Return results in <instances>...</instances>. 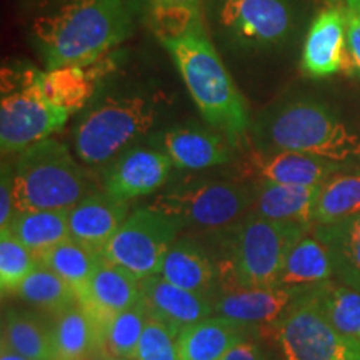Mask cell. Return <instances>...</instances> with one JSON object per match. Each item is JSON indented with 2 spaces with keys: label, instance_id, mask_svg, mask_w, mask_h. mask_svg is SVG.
<instances>
[{
  "label": "cell",
  "instance_id": "6da1fadb",
  "mask_svg": "<svg viewBox=\"0 0 360 360\" xmlns=\"http://www.w3.org/2000/svg\"><path fill=\"white\" fill-rule=\"evenodd\" d=\"M132 29L127 0H58L35 17L30 39L45 69H57L109 57Z\"/></svg>",
  "mask_w": 360,
  "mask_h": 360
},
{
  "label": "cell",
  "instance_id": "7a4b0ae2",
  "mask_svg": "<svg viewBox=\"0 0 360 360\" xmlns=\"http://www.w3.org/2000/svg\"><path fill=\"white\" fill-rule=\"evenodd\" d=\"M157 35L207 124L222 134L233 148L240 147L252 127L249 107L220 60L202 19L175 32Z\"/></svg>",
  "mask_w": 360,
  "mask_h": 360
},
{
  "label": "cell",
  "instance_id": "3957f363",
  "mask_svg": "<svg viewBox=\"0 0 360 360\" xmlns=\"http://www.w3.org/2000/svg\"><path fill=\"white\" fill-rule=\"evenodd\" d=\"M312 229L247 214L222 231L207 232L219 244V290L276 285L290 249Z\"/></svg>",
  "mask_w": 360,
  "mask_h": 360
},
{
  "label": "cell",
  "instance_id": "277c9868",
  "mask_svg": "<svg viewBox=\"0 0 360 360\" xmlns=\"http://www.w3.org/2000/svg\"><path fill=\"white\" fill-rule=\"evenodd\" d=\"M250 137L257 152H300L339 164L360 159V135L328 107L305 98L259 115Z\"/></svg>",
  "mask_w": 360,
  "mask_h": 360
},
{
  "label": "cell",
  "instance_id": "5b68a950",
  "mask_svg": "<svg viewBox=\"0 0 360 360\" xmlns=\"http://www.w3.org/2000/svg\"><path fill=\"white\" fill-rule=\"evenodd\" d=\"M12 164L17 212L70 210L94 192L69 147L52 137L19 152Z\"/></svg>",
  "mask_w": 360,
  "mask_h": 360
},
{
  "label": "cell",
  "instance_id": "8992f818",
  "mask_svg": "<svg viewBox=\"0 0 360 360\" xmlns=\"http://www.w3.org/2000/svg\"><path fill=\"white\" fill-rule=\"evenodd\" d=\"M159 102L154 97H109L84 114L72 130L75 155L87 165L110 164L154 127Z\"/></svg>",
  "mask_w": 360,
  "mask_h": 360
},
{
  "label": "cell",
  "instance_id": "52a82bcc",
  "mask_svg": "<svg viewBox=\"0 0 360 360\" xmlns=\"http://www.w3.org/2000/svg\"><path fill=\"white\" fill-rule=\"evenodd\" d=\"M254 186L233 180L197 179L157 195L150 207L169 215L180 231L215 232L250 214Z\"/></svg>",
  "mask_w": 360,
  "mask_h": 360
},
{
  "label": "cell",
  "instance_id": "ba28073f",
  "mask_svg": "<svg viewBox=\"0 0 360 360\" xmlns=\"http://www.w3.org/2000/svg\"><path fill=\"white\" fill-rule=\"evenodd\" d=\"M70 114L44 101L22 79L19 65L2 69L0 97V150L2 155H17L34 143L51 139L64 129Z\"/></svg>",
  "mask_w": 360,
  "mask_h": 360
},
{
  "label": "cell",
  "instance_id": "9c48e42d",
  "mask_svg": "<svg viewBox=\"0 0 360 360\" xmlns=\"http://www.w3.org/2000/svg\"><path fill=\"white\" fill-rule=\"evenodd\" d=\"M179 232V225L169 215L150 205L139 207L114 233L102 257L139 281L157 276Z\"/></svg>",
  "mask_w": 360,
  "mask_h": 360
},
{
  "label": "cell",
  "instance_id": "30bf717a",
  "mask_svg": "<svg viewBox=\"0 0 360 360\" xmlns=\"http://www.w3.org/2000/svg\"><path fill=\"white\" fill-rule=\"evenodd\" d=\"M276 335L285 360H360V345L327 321L309 292L287 309Z\"/></svg>",
  "mask_w": 360,
  "mask_h": 360
},
{
  "label": "cell",
  "instance_id": "8fae6325",
  "mask_svg": "<svg viewBox=\"0 0 360 360\" xmlns=\"http://www.w3.org/2000/svg\"><path fill=\"white\" fill-rule=\"evenodd\" d=\"M219 22L237 44L270 47L289 37L294 15L287 0H222Z\"/></svg>",
  "mask_w": 360,
  "mask_h": 360
},
{
  "label": "cell",
  "instance_id": "7c38bea8",
  "mask_svg": "<svg viewBox=\"0 0 360 360\" xmlns=\"http://www.w3.org/2000/svg\"><path fill=\"white\" fill-rule=\"evenodd\" d=\"M17 65L22 79L30 89L44 101L72 115L87 105L101 79L114 69L115 60L109 56L89 65H65L57 69H37L20 62Z\"/></svg>",
  "mask_w": 360,
  "mask_h": 360
},
{
  "label": "cell",
  "instance_id": "4fadbf2b",
  "mask_svg": "<svg viewBox=\"0 0 360 360\" xmlns=\"http://www.w3.org/2000/svg\"><path fill=\"white\" fill-rule=\"evenodd\" d=\"M172 169V160L162 148L130 147L105 169L103 192L120 202L150 195L164 187Z\"/></svg>",
  "mask_w": 360,
  "mask_h": 360
},
{
  "label": "cell",
  "instance_id": "5bb4252c",
  "mask_svg": "<svg viewBox=\"0 0 360 360\" xmlns=\"http://www.w3.org/2000/svg\"><path fill=\"white\" fill-rule=\"evenodd\" d=\"M295 292L282 287H238L219 290L214 295V315L240 323L249 330L260 327L276 328L287 309L299 299Z\"/></svg>",
  "mask_w": 360,
  "mask_h": 360
},
{
  "label": "cell",
  "instance_id": "9a60e30c",
  "mask_svg": "<svg viewBox=\"0 0 360 360\" xmlns=\"http://www.w3.org/2000/svg\"><path fill=\"white\" fill-rule=\"evenodd\" d=\"M302 69L315 79L350 72L344 6H330L315 17L305 37Z\"/></svg>",
  "mask_w": 360,
  "mask_h": 360
},
{
  "label": "cell",
  "instance_id": "2e32d148",
  "mask_svg": "<svg viewBox=\"0 0 360 360\" xmlns=\"http://www.w3.org/2000/svg\"><path fill=\"white\" fill-rule=\"evenodd\" d=\"M77 300L92 315L103 335L117 314L124 312L141 300V285L139 278L127 270L102 259Z\"/></svg>",
  "mask_w": 360,
  "mask_h": 360
},
{
  "label": "cell",
  "instance_id": "e0dca14e",
  "mask_svg": "<svg viewBox=\"0 0 360 360\" xmlns=\"http://www.w3.org/2000/svg\"><path fill=\"white\" fill-rule=\"evenodd\" d=\"M232 146L215 129L197 124H182L162 134V150L175 169L204 170L232 160Z\"/></svg>",
  "mask_w": 360,
  "mask_h": 360
},
{
  "label": "cell",
  "instance_id": "ac0fdd59",
  "mask_svg": "<svg viewBox=\"0 0 360 360\" xmlns=\"http://www.w3.org/2000/svg\"><path fill=\"white\" fill-rule=\"evenodd\" d=\"M129 214V202L94 191L69 210L70 238L102 257L109 240Z\"/></svg>",
  "mask_w": 360,
  "mask_h": 360
},
{
  "label": "cell",
  "instance_id": "d6986e66",
  "mask_svg": "<svg viewBox=\"0 0 360 360\" xmlns=\"http://www.w3.org/2000/svg\"><path fill=\"white\" fill-rule=\"evenodd\" d=\"M141 299L152 317L184 328L214 315V297L192 292L164 277L150 276L139 281Z\"/></svg>",
  "mask_w": 360,
  "mask_h": 360
},
{
  "label": "cell",
  "instance_id": "ffe728a7",
  "mask_svg": "<svg viewBox=\"0 0 360 360\" xmlns=\"http://www.w3.org/2000/svg\"><path fill=\"white\" fill-rule=\"evenodd\" d=\"M159 276L204 295L214 297L219 290V274L212 255L193 236L177 237L162 262Z\"/></svg>",
  "mask_w": 360,
  "mask_h": 360
},
{
  "label": "cell",
  "instance_id": "44dd1931",
  "mask_svg": "<svg viewBox=\"0 0 360 360\" xmlns=\"http://www.w3.org/2000/svg\"><path fill=\"white\" fill-rule=\"evenodd\" d=\"M252 164L259 179L299 187L323 186L344 169V164L339 162L290 150H255Z\"/></svg>",
  "mask_w": 360,
  "mask_h": 360
},
{
  "label": "cell",
  "instance_id": "7402d4cb",
  "mask_svg": "<svg viewBox=\"0 0 360 360\" xmlns=\"http://www.w3.org/2000/svg\"><path fill=\"white\" fill-rule=\"evenodd\" d=\"M254 205L250 214L278 222L314 227V212L322 186L299 187L257 179L254 184Z\"/></svg>",
  "mask_w": 360,
  "mask_h": 360
},
{
  "label": "cell",
  "instance_id": "603a6c76",
  "mask_svg": "<svg viewBox=\"0 0 360 360\" xmlns=\"http://www.w3.org/2000/svg\"><path fill=\"white\" fill-rule=\"evenodd\" d=\"M249 328L229 319L210 315L180 328L179 360H220L238 342L249 339Z\"/></svg>",
  "mask_w": 360,
  "mask_h": 360
},
{
  "label": "cell",
  "instance_id": "cb8c5ba5",
  "mask_svg": "<svg viewBox=\"0 0 360 360\" xmlns=\"http://www.w3.org/2000/svg\"><path fill=\"white\" fill-rule=\"evenodd\" d=\"M328 281H334L330 257L326 245L310 231L290 249L276 285L304 295Z\"/></svg>",
  "mask_w": 360,
  "mask_h": 360
},
{
  "label": "cell",
  "instance_id": "d4e9b609",
  "mask_svg": "<svg viewBox=\"0 0 360 360\" xmlns=\"http://www.w3.org/2000/svg\"><path fill=\"white\" fill-rule=\"evenodd\" d=\"M53 360H90L102 350L103 335L92 315L77 300L53 315Z\"/></svg>",
  "mask_w": 360,
  "mask_h": 360
},
{
  "label": "cell",
  "instance_id": "484cf974",
  "mask_svg": "<svg viewBox=\"0 0 360 360\" xmlns=\"http://www.w3.org/2000/svg\"><path fill=\"white\" fill-rule=\"evenodd\" d=\"M312 232L326 245L334 281L360 292V214L334 224L314 225Z\"/></svg>",
  "mask_w": 360,
  "mask_h": 360
},
{
  "label": "cell",
  "instance_id": "4316f807",
  "mask_svg": "<svg viewBox=\"0 0 360 360\" xmlns=\"http://www.w3.org/2000/svg\"><path fill=\"white\" fill-rule=\"evenodd\" d=\"M2 342L30 360H53L52 322L39 312L8 309L2 321Z\"/></svg>",
  "mask_w": 360,
  "mask_h": 360
},
{
  "label": "cell",
  "instance_id": "83f0119b",
  "mask_svg": "<svg viewBox=\"0 0 360 360\" xmlns=\"http://www.w3.org/2000/svg\"><path fill=\"white\" fill-rule=\"evenodd\" d=\"M11 231L35 257L70 237L69 210H24L17 212Z\"/></svg>",
  "mask_w": 360,
  "mask_h": 360
},
{
  "label": "cell",
  "instance_id": "f1b7e54d",
  "mask_svg": "<svg viewBox=\"0 0 360 360\" xmlns=\"http://www.w3.org/2000/svg\"><path fill=\"white\" fill-rule=\"evenodd\" d=\"M309 295L337 330L360 345V292L328 281Z\"/></svg>",
  "mask_w": 360,
  "mask_h": 360
},
{
  "label": "cell",
  "instance_id": "f546056e",
  "mask_svg": "<svg viewBox=\"0 0 360 360\" xmlns=\"http://www.w3.org/2000/svg\"><path fill=\"white\" fill-rule=\"evenodd\" d=\"M15 294L37 310L52 315L60 314L62 310L77 302V295L69 283L40 262L20 283Z\"/></svg>",
  "mask_w": 360,
  "mask_h": 360
},
{
  "label": "cell",
  "instance_id": "4dcf8cb0",
  "mask_svg": "<svg viewBox=\"0 0 360 360\" xmlns=\"http://www.w3.org/2000/svg\"><path fill=\"white\" fill-rule=\"evenodd\" d=\"M102 259L101 255L94 254L69 237L67 240L52 247L51 250L44 252L37 260L53 270L58 277L64 278L79 297L85 290L90 277L96 272Z\"/></svg>",
  "mask_w": 360,
  "mask_h": 360
},
{
  "label": "cell",
  "instance_id": "1f68e13d",
  "mask_svg": "<svg viewBox=\"0 0 360 360\" xmlns=\"http://www.w3.org/2000/svg\"><path fill=\"white\" fill-rule=\"evenodd\" d=\"M360 214V174H337L319 193L314 225L334 224Z\"/></svg>",
  "mask_w": 360,
  "mask_h": 360
},
{
  "label": "cell",
  "instance_id": "d6a6232c",
  "mask_svg": "<svg viewBox=\"0 0 360 360\" xmlns=\"http://www.w3.org/2000/svg\"><path fill=\"white\" fill-rule=\"evenodd\" d=\"M148 321V310L142 299L112 319L103 334L102 350L120 360H134L135 350Z\"/></svg>",
  "mask_w": 360,
  "mask_h": 360
},
{
  "label": "cell",
  "instance_id": "836d02e7",
  "mask_svg": "<svg viewBox=\"0 0 360 360\" xmlns=\"http://www.w3.org/2000/svg\"><path fill=\"white\" fill-rule=\"evenodd\" d=\"M39 260L11 231H0V287L4 294L17 292Z\"/></svg>",
  "mask_w": 360,
  "mask_h": 360
},
{
  "label": "cell",
  "instance_id": "e575fe53",
  "mask_svg": "<svg viewBox=\"0 0 360 360\" xmlns=\"http://www.w3.org/2000/svg\"><path fill=\"white\" fill-rule=\"evenodd\" d=\"M179 332L180 328L148 314L134 360H179Z\"/></svg>",
  "mask_w": 360,
  "mask_h": 360
},
{
  "label": "cell",
  "instance_id": "d590c367",
  "mask_svg": "<svg viewBox=\"0 0 360 360\" xmlns=\"http://www.w3.org/2000/svg\"><path fill=\"white\" fill-rule=\"evenodd\" d=\"M157 34L175 32L202 19V0H148Z\"/></svg>",
  "mask_w": 360,
  "mask_h": 360
},
{
  "label": "cell",
  "instance_id": "8d00e7d4",
  "mask_svg": "<svg viewBox=\"0 0 360 360\" xmlns=\"http://www.w3.org/2000/svg\"><path fill=\"white\" fill-rule=\"evenodd\" d=\"M350 72L360 77V0H344Z\"/></svg>",
  "mask_w": 360,
  "mask_h": 360
},
{
  "label": "cell",
  "instance_id": "74e56055",
  "mask_svg": "<svg viewBox=\"0 0 360 360\" xmlns=\"http://www.w3.org/2000/svg\"><path fill=\"white\" fill-rule=\"evenodd\" d=\"M0 231H7L15 217V192H13V164L4 159L0 170Z\"/></svg>",
  "mask_w": 360,
  "mask_h": 360
},
{
  "label": "cell",
  "instance_id": "f35d334b",
  "mask_svg": "<svg viewBox=\"0 0 360 360\" xmlns=\"http://www.w3.org/2000/svg\"><path fill=\"white\" fill-rule=\"evenodd\" d=\"M220 360H270L265 350L254 340L245 339L229 350Z\"/></svg>",
  "mask_w": 360,
  "mask_h": 360
},
{
  "label": "cell",
  "instance_id": "ab89813d",
  "mask_svg": "<svg viewBox=\"0 0 360 360\" xmlns=\"http://www.w3.org/2000/svg\"><path fill=\"white\" fill-rule=\"evenodd\" d=\"M0 360H30L24 357V355H20L19 352H15V350L8 347L7 344H4L2 342V349H0Z\"/></svg>",
  "mask_w": 360,
  "mask_h": 360
},
{
  "label": "cell",
  "instance_id": "60d3db41",
  "mask_svg": "<svg viewBox=\"0 0 360 360\" xmlns=\"http://www.w3.org/2000/svg\"><path fill=\"white\" fill-rule=\"evenodd\" d=\"M90 360H120V359H117V357H114V355L107 354L105 350H101V352H97Z\"/></svg>",
  "mask_w": 360,
  "mask_h": 360
}]
</instances>
